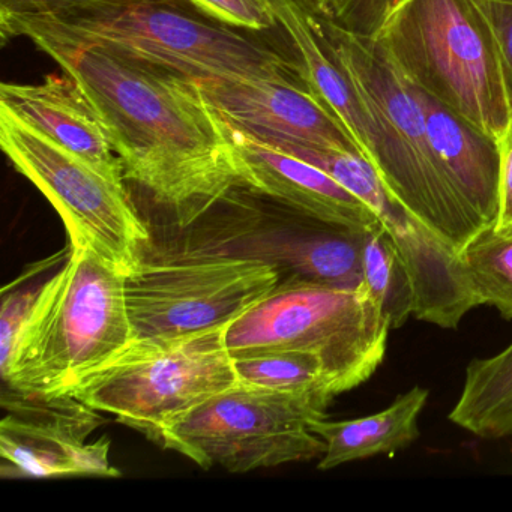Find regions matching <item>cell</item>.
<instances>
[{
	"label": "cell",
	"instance_id": "24",
	"mask_svg": "<svg viewBox=\"0 0 512 512\" xmlns=\"http://www.w3.org/2000/svg\"><path fill=\"white\" fill-rule=\"evenodd\" d=\"M217 22L251 32L280 28L268 0H187Z\"/></svg>",
	"mask_w": 512,
	"mask_h": 512
},
{
	"label": "cell",
	"instance_id": "26",
	"mask_svg": "<svg viewBox=\"0 0 512 512\" xmlns=\"http://www.w3.org/2000/svg\"><path fill=\"white\" fill-rule=\"evenodd\" d=\"M40 286L23 287L5 293L0 308V371L7 370L16 350L23 326L37 301Z\"/></svg>",
	"mask_w": 512,
	"mask_h": 512
},
{
	"label": "cell",
	"instance_id": "5",
	"mask_svg": "<svg viewBox=\"0 0 512 512\" xmlns=\"http://www.w3.org/2000/svg\"><path fill=\"white\" fill-rule=\"evenodd\" d=\"M391 331L365 287L287 278L227 326L226 346L232 358L277 350L316 353L343 394L376 373Z\"/></svg>",
	"mask_w": 512,
	"mask_h": 512
},
{
	"label": "cell",
	"instance_id": "30",
	"mask_svg": "<svg viewBox=\"0 0 512 512\" xmlns=\"http://www.w3.org/2000/svg\"><path fill=\"white\" fill-rule=\"evenodd\" d=\"M493 2H503V4H512V0H493Z\"/></svg>",
	"mask_w": 512,
	"mask_h": 512
},
{
	"label": "cell",
	"instance_id": "27",
	"mask_svg": "<svg viewBox=\"0 0 512 512\" xmlns=\"http://www.w3.org/2000/svg\"><path fill=\"white\" fill-rule=\"evenodd\" d=\"M478 2L493 28L497 49H499L500 64H502L506 97L512 113V4L493 2V0H478Z\"/></svg>",
	"mask_w": 512,
	"mask_h": 512
},
{
	"label": "cell",
	"instance_id": "19",
	"mask_svg": "<svg viewBox=\"0 0 512 512\" xmlns=\"http://www.w3.org/2000/svg\"><path fill=\"white\" fill-rule=\"evenodd\" d=\"M449 421L484 439L512 436V343L467 365Z\"/></svg>",
	"mask_w": 512,
	"mask_h": 512
},
{
	"label": "cell",
	"instance_id": "8",
	"mask_svg": "<svg viewBox=\"0 0 512 512\" xmlns=\"http://www.w3.org/2000/svg\"><path fill=\"white\" fill-rule=\"evenodd\" d=\"M278 284L280 272L262 257H142L125 278L133 343H167L227 328Z\"/></svg>",
	"mask_w": 512,
	"mask_h": 512
},
{
	"label": "cell",
	"instance_id": "25",
	"mask_svg": "<svg viewBox=\"0 0 512 512\" xmlns=\"http://www.w3.org/2000/svg\"><path fill=\"white\" fill-rule=\"evenodd\" d=\"M409 0H341L335 25L350 34L377 38L392 16Z\"/></svg>",
	"mask_w": 512,
	"mask_h": 512
},
{
	"label": "cell",
	"instance_id": "16",
	"mask_svg": "<svg viewBox=\"0 0 512 512\" xmlns=\"http://www.w3.org/2000/svg\"><path fill=\"white\" fill-rule=\"evenodd\" d=\"M0 107L104 175L124 182V166L106 124L88 92L70 74L44 77L38 85L2 83Z\"/></svg>",
	"mask_w": 512,
	"mask_h": 512
},
{
	"label": "cell",
	"instance_id": "23",
	"mask_svg": "<svg viewBox=\"0 0 512 512\" xmlns=\"http://www.w3.org/2000/svg\"><path fill=\"white\" fill-rule=\"evenodd\" d=\"M163 0H0V25L17 19H56L101 8Z\"/></svg>",
	"mask_w": 512,
	"mask_h": 512
},
{
	"label": "cell",
	"instance_id": "29",
	"mask_svg": "<svg viewBox=\"0 0 512 512\" xmlns=\"http://www.w3.org/2000/svg\"><path fill=\"white\" fill-rule=\"evenodd\" d=\"M299 2L311 13L328 20L335 19L341 5V0H299Z\"/></svg>",
	"mask_w": 512,
	"mask_h": 512
},
{
	"label": "cell",
	"instance_id": "11",
	"mask_svg": "<svg viewBox=\"0 0 512 512\" xmlns=\"http://www.w3.org/2000/svg\"><path fill=\"white\" fill-rule=\"evenodd\" d=\"M4 392L10 410L0 422V455L4 478H119L110 464V442H85L97 427V410L71 395L34 397Z\"/></svg>",
	"mask_w": 512,
	"mask_h": 512
},
{
	"label": "cell",
	"instance_id": "4",
	"mask_svg": "<svg viewBox=\"0 0 512 512\" xmlns=\"http://www.w3.org/2000/svg\"><path fill=\"white\" fill-rule=\"evenodd\" d=\"M376 40L407 82L502 142L512 113L478 0H409Z\"/></svg>",
	"mask_w": 512,
	"mask_h": 512
},
{
	"label": "cell",
	"instance_id": "17",
	"mask_svg": "<svg viewBox=\"0 0 512 512\" xmlns=\"http://www.w3.org/2000/svg\"><path fill=\"white\" fill-rule=\"evenodd\" d=\"M427 400V389L415 386L374 415L350 421H328L326 416L313 419L311 431L326 445L317 467L334 469L350 461L394 454L412 445L418 439V418Z\"/></svg>",
	"mask_w": 512,
	"mask_h": 512
},
{
	"label": "cell",
	"instance_id": "9",
	"mask_svg": "<svg viewBox=\"0 0 512 512\" xmlns=\"http://www.w3.org/2000/svg\"><path fill=\"white\" fill-rule=\"evenodd\" d=\"M311 16L332 55L395 140L403 160L397 199L446 247L460 254L476 235L440 173L412 85L376 38L350 34L331 20Z\"/></svg>",
	"mask_w": 512,
	"mask_h": 512
},
{
	"label": "cell",
	"instance_id": "20",
	"mask_svg": "<svg viewBox=\"0 0 512 512\" xmlns=\"http://www.w3.org/2000/svg\"><path fill=\"white\" fill-rule=\"evenodd\" d=\"M362 284L391 329L415 316L416 293L412 277L388 230L379 226L364 230L361 244Z\"/></svg>",
	"mask_w": 512,
	"mask_h": 512
},
{
	"label": "cell",
	"instance_id": "1",
	"mask_svg": "<svg viewBox=\"0 0 512 512\" xmlns=\"http://www.w3.org/2000/svg\"><path fill=\"white\" fill-rule=\"evenodd\" d=\"M26 38L88 92L125 178L185 223L242 185L220 119L197 80L100 44L50 34Z\"/></svg>",
	"mask_w": 512,
	"mask_h": 512
},
{
	"label": "cell",
	"instance_id": "28",
	"mask_svg": "<svg viewBox=\"0 0 512 512\" xmlns=\"http://www.w3.org/2000/svg\"><path fill=\"white\" fill-rule=\"evenodd\" d=\"M502 176H500L499 214L493 230L512 235V125L502 142Z\"/></svg>",
	"mask_w": 512,
	"mask_h": 512
},
{
	"label": "cell",
	"instance_id": "14",
	"mask_svg": "<svg viewBox=\"0 0 512 512\" xmlns=\"http://www.w3.org/2000/svg\"><path fill=\"white\" fill-rule=\"evenodd\" d=\"M218 119L245 187L325 223L352 229L382 224L361 199L319 167L260 142L221 116Z\"/></svg>",
	"mask_w": 512,
	"mask_h": 512
},
{
	"label": "cell",
	"instance_id": "10",
	"mask_svg": "<svg viewBox=\"0 0 512 512\" xmlns=\"http://www.w3.org/2000/svg\"><path fill=\"white\" fill-rule=\"evenodd\" d=\"M0 146L61 215L71 247L95 251L125 275L137 268L149 230L124 182L104 175L2 107Z\"/></svg>",
	"mask_w": 512,
	"mask_h": 512
},
{
	"label": "cell",
	"instance_id": "2",
	"mask_svg": "<svg viewBox=\"0 0 512 512\" xmlns=\"http://www.w3.org/2000/svg\"><path fill=\"white\" fill-rule=\"evenodd\" d=\"M61 35L100 44L194 80H304L298 55L206 16L187 0L101 8L56 19H17L0 38ZM308 85V83H307Z\"/></svg>",
	"mask_w": 512,
	"mask_h": 512
},
{
	"label": "cell",
	"instance_id": "6",
	"mask_svg": "<svg viewBox=\"0 0 512 512\" xmlns=\"http://www.w3.org/2000/svg\"><path fill=\"white\" fill-rule=\"evenodd\" d=\"M331 401L236 383L167 425L155 442L230 473L313 460L326 445L310 422L325 418Z\"/></svg>",
	"mask_w": 512,
	"mask_h": 512
},
{
	"label": "cell",
	"instance_id": "7",
	"mask_svg": "<svg viewBox=\"0 0 512 512\" xmlns=\"http://www.w3.org/2000/svg\"><path fill=\"white\" fill-rule=\"evenodd\" d=\"M236 383L224 328L167 343H131L64 395L155 440L167 425Z\"/></svg>",
	"mask_w": 512,
	"mask_h": 512
},
{
	"label": "cell",
	"instance_id": "18",
	"mask_svg": "<svg viewBox=\"0 0 512 512\" xmlns=\"http://www.w3.org/2000/svg\"><path fill=\"white\" fill-rule=\"evenodd\" d=\"M364 230L305 217L304 224L283 245V265L289 278L361 289Z\"/></svg>",
	"mask_w": 512,
	"mask_h": 512
},
{
	"label": "cell",
	"instance_id": "15",
	"mask_svg": "<svg viewBox=\"0 0 512 512\" xmlns=\"http://www.w3.org/2000/svg\"><path fill=\"white\" fill-rule=\"evenodd\" d=\"M410 83V82H409ZM412 85V83H410ZM440 173L475 235L493 229L499 214L502 146L413 86Z\"/></svg>",
	"mask_w": 512,
	"mask_h": 512
},
{
	"label": "cell",
	"instance_id": "3",
	"mask_svg": "<svg viewBox=\"0 0 512 512\" xmlns=\"http://www.w3.org/2000/svg\"><path fill=\"white\" fill-rule=\"evenodd\" d=\"M127 275L95 251L70 256L41 284L2 380L11 391L61 397L133 343Z\"/></svg>",
	"mask_w": 512,
	"mask_h": 512
},
{
	"label": "cell",
	"instance_id": "12",
	"mask_svg": "<svg viewBox=\"0 0 512 512\" xmlns=\"http://www.w3.org/2000/svg\"><path fill=\"white\" fill-rule=\"evenodd\" d=\"M197 83L218 116L256 139L364 155L304 80L206 79Z\"/></svg>",
	"mask_w": 512,
	"mask_h": 512
},
{
	"label": "cell",
	"instance_id": "22",
	"mask_svg": "<svg viewBox=\"0 0 512 512\" xmlns=\"http://www.w3.org/2000/svg\"><path fill=\"white\" fill-rule=\"evenodd\" d=\"M479 305H491L512 320V235L485 230L460 254Z\"/></svg>",
	"mask_w": 512,
	"mask_h": 512
},
{
	"label": "cell",
	"instance_id": "13",
	"mask_svg": "<svg viewBox=\"0 0 512 512\" xmlns=\"http://www.w3.org/2000/svg\"><path fill=\"white\" fill-rule=\"evenodd\" d=\"M278 25L298 53L305 82L329 112L349 131L362 154L376 167L392 193L403 181V161L386 125L368 106L314 26L299 0H268Z\"/></svg>",
	"mask_w": 512,
	"mask_h": 512
},
{
	"label": "cell",
	"instance_id": "21",
	"mask_svg": "<svg viewBox=\"0 0 512 512\" xmlns=\"http://www.w3.org/2000/svg\"><path fill=\"white\" fill-rule=\"evenodd\" d=\"M242 385L292 394H313L334 400L338 389L319 355L304 350H277L233 358Z\"/></svg>",
	"mask_w": 512,
	"mask_h": 512
}]
</instances>
